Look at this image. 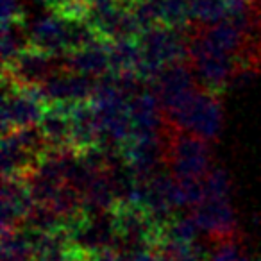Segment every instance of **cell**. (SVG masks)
Returning a JSON list of instances; mask_svg holds the SVG:
<instances>
[{"mask_svg": "<svg viewBox=\"0 0 261 261\" xmlns=\"http://www.w3.org/2000/svg\"><path fill=\"white\" fill-rule=\"evenodd\" d=\"M40 130L43 133L48 147L54 150L72 149V122L66 104H50L45 111L41 122L38 123Z\"/></svg>", "mask_w": 261, "mask_h": 261, "instance_id": "obj_9", "label": "cell"}, {"mask_svg": "<svg viewBox=\"0 0 261 261\" xmlns=\"http://www.w3.org/2000/svg\"><path fill=\"white\" fill-rule=\"evenodd\" d=\"M38 2H43V4H47V6L50 4V0H38Z\"/></svg>", "mask_w": 261, "mask_h": 261, "instance_id": "obj_15", "label": "cell"}, {"mask_svg": "<svg viewBox=\"0 0 261 261\" xmlns=\"http://www.w3.org/2000/svg\"><path fill=\"white\" fill-rule=\"evenodd\" d=\"M98 77L84 75V73L59 70L52 77H48L41 88L50 104H79L90 102L97 90Z\"/></svg>", "mask_w": 261, "mask_h": 261, "instance_id": "obj_5", "label": "cell"}, {"mask_svg": "<svg viewBox=\"0 0 261 261\" xmlns=\"http://www.w3.org/2000/svg\"><path fill=\"white\" fill-rule=\"evenodd\" d=\"M240 250L238 242L234 240H225V242H218L217 249L210 256L207 261H240Z\"/></svg>", "mask_w": 261, "mask_h": 261, "instance_id": "obj_13", "label": "cell"}, {"mask_svg": "<svg viewBox=\"0 0 261 261\" xmlns=\"http://www.w3.org/2000/svg\"><path fill=\"white\" fill-rule=\"evenodd\" d=\"M204 185V200L211 199H229L231 197V182L224 168H211L202 179Z\"/></svg>", "mask_w": 261, "mask_h": 261, "instance_id": "obj_12", "label": "cell"}, {"mask_svg": "<svg viewBox=\"0 0 261 261\" xmlns=\"http://www.w3.org/2000/svg\"><path fill=\"white\" fill-rule=\"evenodd\" d=\"M199 224H197L195 217H174L163 225V238L161 243L165 242H174V243H197V236H199ZM160 243V245H161Z\"/></svg>", "mask_w": 261, "mask_h": 261, "instance_id": "obj_11", "label": "cell"}, {"mask_svg": "<svg viewBox=\"0 0 261 261\" xmlns=\"http://www.w3.org/2000/svg\"><path fill=\"white\" fill-rule=\"evenodd\" d=\"M167 168L177 179H204L211 170L207 140L167 122Z\"/></svg>", "mask_w": 261, "mask_h": 261, "instance_id": "obj_2", "label": "cell"}, {"mask_svg": "<svg viewBox=\"0 0 261 261\" xmlns=\"http://www.w3.org/2000/svg\"><path fill=\"white\" fill-rule=\"evenodd\" d=\"M25 13L20 0H2V23H25Z\"/></svg>", "mask_w": 261, "mask_h": 261, "instance_id": "obj_14", "label": "cell"}, {"mask_svg": "<svg viewBox=\"0 0 261 261\" xmlns=\"http://www.w3.org/2000/svg\"><path fill=\"white\" fill-rule=\"evenodd\" d=\"M240 261H247V259H240Z\"/></svg>", "mask_w": 261, "mask_h": 261, "instance_id": "obj_17", "label": "cell"}, {"mask_svg": "<svg viewBox=\"0 0 261 261\" xmlns=\"http://www.w3.org/2000/svg\"><path fill=\"white\" fill-rule=\"evenodd\" d=\"M129 2H130V4H135V2H136V0H129Z\"/></svg>", "mask_w": 261, "mask_h": 261, "instance_id": "obj_16", "label": "cell"}, {"mask_svg": "<svg viewBox=\"0 0 261 261\" xmlns=\"http://www.w3.org/2000/svg\"><path fill=\"white\" fill-rule=\"evenodd\" d=\"M2 133L38 125L48 108V100L41 86H22L2 77Z\"/></svg>", "mask_w": 261, "mask_h": 261, "instance_id": "obj_3", "label": "cell"}, {"mask_svg": "<svg viewBox=\"0 0 261 261\" xmlns=\"http://www.w3.org/2000/svg\"><path fill=\"white\" fill-rule=\"evenodd\" d=\"M63 68V56H52L41 48L27 45L11 63L4 65L2 77L22 86H41L48 77Z\"/></svg>", "mask_w": 261, "mask_h": 261, "instance_id": "obj_4", "label": "cell"}, {"mask_svg": "<svg viewBox=\"0 0 261 261\" xmlns=\"http://www.w3.org/2000/svg\"><path fill=\"white\" fill-rule=\"evenodd\" d=\"M65 70L91 77H102L109 72V41H97L63 56Z\"/></svg>", "mask_w": 261, "mask_h": 261, "instance_id": "obj_8", "label": "cell"}, {"mask_svg": "<svg viewBox=\"0 0 261 261\" xmlns=\"http://www.w3.org/2000/svg\"><path fill=\"white\" fill-rule=\"evenodd\" d=\"M29 45L38 47L52 56H65L70 52V20L56 15L41 16L29 27Z\"/></svg>", "mask_w": 261, "mask_h": 261, "instance_id": "obj_7", "label": "cell"}, {"mask_svg": "<svg viewBox=\"0 0 261 261\" xmlns=\"http://www.w3.org/2000/svg\"><path fill=\"white\" fill-rule=\"evenodd\" d=\"M193 217L200 231L210 234L215 242L236 238V218L231 207V199H207L193 207Z\"/></svg>", "mask_w": 261, "mask_h": 261, "instance_id": "obj_6", "label": "cell"}, {"mask_svg": "<svg viewBox=\"0 0 261 261\" xmlns=\"http://www.w3.org/2000/svg\"><path fill=\"white\" fill-rule=\"evenodd\" d=\"M140 63H142V50L136 40L109 41V72L111 73H138Z\"/></svg>", "mask_w": 261, "mask_h": 261, "instance_id": "obj_10", "label": "cell"}, {"mask_svg": "<svg viewBox=\"0 0 261 261\" xmlns=\"http://www.w3.org/2000/svg\"><path fill=\"white\" fill-rule=\"evenodd\" d=\"M217 95L206 88H195L175 108L163 113L165 120L177 129L215 140L222 129V108Z\"/></svg>", "mask_w": 261, "mask_h": 261, "instance_id": "obj_1", "label": "cell"}]
</instances>
